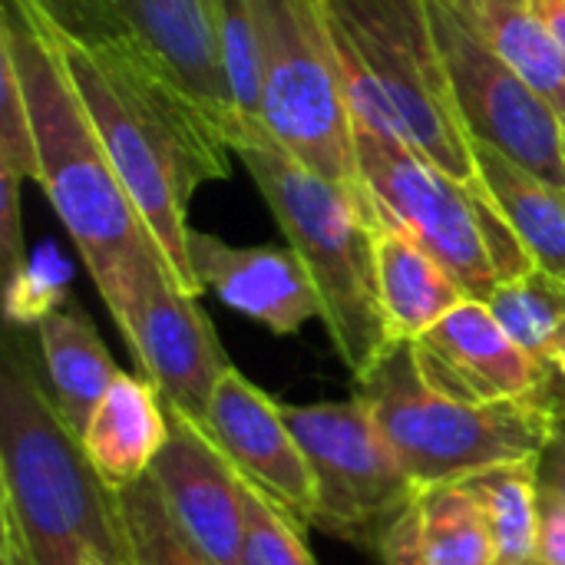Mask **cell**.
Segmentation results:
<instances>
[{"label":"cell","mask_w":565,"mask_h":565,"mask_svg":"<svg viewBox=\"0 0 565 565\" xmlns=\"http://www.w3.org/2000/svg\"><path fill=\"white\" fill-rule=\"evenodd\" d=\"M26 10L50 33L122 189L179 288L199 298L202 285L189 258V202L202 182L228 175L232 149L222 129L132 36L79 43L50 26L33 7Z\"/></svg>","instance_id":"obj_1"},{"label":"cell","mask_w":565,"mask_h":565,"mask_svg":"<svg viewBox=\"0 0 565 565\" xmlns=\"http://www.w3.org/2000/svg\"><path fill=\"white\" fill-rule=\"evenodd\" d=\"M0 53L10 56L26 99L36 182L113 315L136 271L162 248L122 189L50 33L17 0H3Z\"/></svg>","instance_id":"obj_2"},{"label":"cell","mask_w":565,"mask_h":565,"mask_svg":"<svg viewBox=\"0 0 565 565\" xmlns=\"http://www.w3.org/2000/svg\"><path fill=\"white\" fill-rule=\"evenodd\" d=\"M228 149L242 159L288 248L301 258L338 358L354 381L364 377L394 344L377 298V212L367 192L318 175L278 146L262 122H238Z\"/></svg>","instance_id":"obj_3"},{"label":"cell","mask_w":565,"mask_h":565,"mask_svg":"<svg viewBox=\"0 0 565 565\" xmlns=\"http://www.w3.org/2000/svg\"><path fill=\"white\" fill-rule=\"evenodd\" d=\"M0 510L36 565H129L116 493L13 341L0 367Z\"/></svg>","instance_id":"obj_4"},{"label":"cell","mask_w":565,"mask_h":565,"mask_svg":"<svg viewBox=\"0 0 565 565\" xmlns=\"http://www.w3.org/2000/svg\"><path fill=\"white\" fill-rule=\"evenodd\" d=\"M351 116L404 139L460 182H477L430 0H324Z\"/></svg>","instance_id":"obj_5"},{"label":"cell","mask_w":565,"mask_h":565,"mask_svg":"<svg viewBox=\"0 0 565 565\" xmlns=\"http://www.w3.org/2000/svg\"><path fill=\"white\" fill-rule=\"evenodd\" d=\"M354 152L377 222L427 248L460 281L467 298L487 301L503 281L536 268L483 179L460 182L404 139L358 119Z\"/></svg>","instance_id":"obj_6"},{"label":"cell","mask_w":565,"mask_h":565,"mask_svg":"<svg viewBox=\"0 0 565 565\" xmlns=\"http://www.w3.org/2000/svg\"><path fill=\"white\" fill-rule=\"evenodd\" d=\"M354 384V397L367 407L417 490L533 460L546 450L559 420L543 404H467L434 391L414 361L411 341H394Z\"/></svg>","instance_id":"obj_7"},{"label":"cell","mask_w":565,"mask_h":565,"mask_svg":"<svg viewBox=\"0 0 565 565\" xmlns=\"http://www.w3.org/2000/svg\"><path fill=\"white\" fill-rule=\"evenodd\" d=\"M258 36L262 126L318 175L358 189L354 116L324 0H248Z\"/></svg>","instance_id":"obj_8"},{"label":"cell","mask_w":565,"mask_h":565,"mask_svg":"<svg viewBox=\"0 0 565 565\" xmlns=\"http://www.w3.org/2000/svg\"><path fill=\"white\" fill-rule=\"evenodd\" d=\"M285 420L315 477V526L344 543H367L374 550L384 526L404 513L420 490L367 407L358 397L324 401L285 407Z\"/></svg>","instance_id":"obj_9"},{"label":"cell","mask_w":565,"mask_h":565,"mask_svg":"<svg viewBox=\"0 0 565 565\" xmlns=\"http://www.w3.org/2000/svg\"><path fill=\"white\" fill-rule=\"evenodd\" d=\"M430 17L470 139L565 189V126L559 113L444 0H430Z\"/></svg>","instance_id":"obj_10"},{"label":"cell","mask_w":565,"mask_h":565,"mask_svg":"<svg viewBox=\"0 0 565 565\" xmlns=\"http://www.w3.org/2000/svg\"><path fill=\"white\" fill-rule=\"evenodd\" d=\"M113 321L162 401L202 424L232 361L199 301L179 288L166 255H152L136 271Z\"/></svg>","instance_id":"obj_11"},{"label":"cell","mask_w":565,"mask_h":565,"mask_svg":"<svg viewBox=\"0 0 565 565\" xmlns=\"http://www.w3.org/2000/svg\"><path fill=\"white\" fill-rule=\"evenodd\" d=\"M424 381L467 404H543L565 417V381L526 354L487 301L467 298L424 338L411 341Z\"/></svg>","instance_id":"obj_12"},{"label":"cell","mask_w":565,"mask_h":565,"mask_svg":"<svg viewBox=\"0 0 565 565\" xmlns=\"http://www.w3.org/2000/svg\"><path fill=\"white\" fill-rule=\"evenodd\" d=\"M169 440L149 480L172 523L215 565H242L248 533V483L215 440L182 411L169 407Z\"/></svg>","instance_id":"obj_13"},{"label":"cell","mask_w":565,"mask_h":565,"mask_svg":"<svg viewBox=\"0 0 565 565\" xmlns=\"http://www.w3.org/2000/svg\"><path fill=\"white\" fill-rule=\"evenodd\" d=\"M248 487L301 526H315V477L295 440L285 407L255 387L235 364L222 374L199 424Z\"/></svg>","instance_id":"obj_14"},{"label":"cell","mask_w":565,"mask_h":565,"mask_svg":"<svg viewBox=\"0 0 565 565\" xmlns=\"http://www.w3.org/2000/svg\"><path fill=\"white\" fill-rule=\"evenodd\" d=\"M119 26L209 113L225 142L242 122L218 43L212 0H106Z\"/></svg>","instance_id":"obj_15"},{"label":"cell","mask_w":565,"mask_h":565,"mask_svg":"<svg viewBox=\"0 0 565 565\" xmlns=\"http://www.w3.org/2000/svg\"><path fill=\"white\" fill-rule=\"evenodd\" d=\"M189 258L202 288H212L228 308L265 324L271 334H298L311 318H321L318 291L291 248H238L192 228Z\"/></svg>","instance_id":"obj_16"},{"label":"cell","mask_w":565,"mask_h":565,"mask_svg":"<svg viewBox=\"0 0 565 565\" xmlns=\"http://www.w3.org/2000/svg\"><path fill=\"white\" fill-rule=\"evenodd\" d=\"M169 440V411L162 394L132 374H119L96 404L79 444L99 480L119 493L149 477Z\"/></svg>","instance_id":"obj_17"},{"label":"cell","mask_w":565,"mask_h":565,"mask_svg":"<svg viewBox=\"0 0 565 565\" xmlns=\"http://www.w3.org/2000/svg\"><path fill=\"white\" fill-rule=\"evenodd\" d=\"M377 298L394 341H417L467 301L460 281L411 235L377 222Z\"/></svg>","instance_id":"obj_18"},{"label":"cell","mask_w":565,"mask_h":565,"mask_svg":"<svg viewBox=\"0 0 565 565\" xmlns=\"http://www.w3.org/2000/svg\"><path fill=\"white\" fill-rule=\"evenodd\" d=\"M40 358L50 384V397L66 427L83 437L96 404L122 374L103 344L93 318L76 305H56L36 321Z\"/></svg>","instance_id":"obj_19"},{"label":"cell","mask_w":565,"mask_h":565,"mask_svg":"<svg viewBox=\"0 0 565 565\" xmlns=\"http://www.w3.org/2000/svg\"><path fill=\"white\" fill-rule=\"evenodd\" d=\"M516 76L559 113L565 126V53L530 0H444Z\"/></svg>","instance_id":"obj_20"},{"label":"cell","mask_w":565,"mask_h":565,"mask_svg":"<svg viewBox=\"0 0 565 565\" xmlns=\"http://www.w3.org/2000/svg\"><path fill=\"white\" fill-rule=\"evenodd\" d=\"M477 172L536 268L565 281V189L543 182L497 149L473 142Z\"/></svg>","instance_id":"obj_21"},{"label":"cell","mask_w":565,"mask_h":565,"mask_svg":"<svg viewBox=\"0 0 565 565\" xmlns=\"http://www.w3.org/2000/svg\"><path fill=\"white\" fill-rule=\"evenodd\" d=\"M477 500L500 565H536L540 543V457L500 463L460 480Z\"/></svg>","instance_id":"obj_22"},{"label":"cell","mask_w":565,"mask_h":565,"mask_svg":"<svg viewBox=\"0 0 565 565\" xmlns=\"http://www.w3.org/2000/svg\"><path fill=\"white\" fill-rule=\"evenodd\" d=\"M417 513L430 565H500L490 526L460 483L424 487Z\"/></svg>","instance_id":"obj_23"},{"label":"cell","mask_w":565,"mask_h":565,"mask_svg":"<svg viewBox=\"0 0 565 565\" xmlns=\"http://www.w3.org/2000/svg\"><path fill=\"white\" fill-rule=\"evenodd\" d=\"M487 308L526 354L550 364V344L565 324L563 278L543 268H530L526 275L503 281L487 298Z\"/></svg>","instance_id":"obj_24"},{"label":"cell","mask_w":565,"mask_h":565,"mask_svg":"<svg viewBox=\"0 0 565 565\" xmlns=\"http://www.w3.org/2000/svg\"><path fill=\"white\" fill-rule=\"evenodd\" d=\"M129 565H215L169 516L156 483L146 477L116 493Z\"/></svg>","instance_id":"obj_25"},{"label":"cell","mask_w":565,"mask_h":565,"mask_svg":"<svg viewBox=\"0 0 565 565\" xmlns=\"http://www.w3.org/2000/svg\"><path fill=\"white\" fill-rule=\"evenodd\" d=\"M222 63L228 89L242 122H262V73H258V36L248 0H212Z\"/></svg>","instance_id":"obj_26"},{"label":"cell","mask_w":565,"mask_h":565,"mask_svg":"<svg viewBox=\"0 0 565 565\" xmlns=\"http://www.w3.org/2000/svg\"><path fill=\"white\" fill-rule=\"evenodd\" d=\"M242 565H318L305 543L301 523L268 503L255 487H248V533Z\"/></svg>","instance_id":"obj_27"},{"label":"cell","mask_w":565,"mask_h":565,"mask_svg":"<svg viewBox=\"0 0 565 565\" xmlns=\"http://www.w3.org/2000/svg\"><path fill=\"white\" fill-rule=\"evenodd\" d=\"M0 166L13 169L20 179L36 182V142L30 113L7 53H0Z\"/></svg>","instance_id":"obj_28"},{"label":"cell","mask_w":565,"mask_h":565,"mask_svg":"<svg viewBox=\"0 0 565 565\" xmlns=\"http://www.w3.org/2000/svg\"><path fill=\"white\" fill-rule=\"evenodd\" d=\"M23 3L33 7L50 26H56L60 33L79 43H103L113 36H129L119 26L106 0H23Z\"/></svg>","instance_id":"obj_29"},{"label":"cell","mask_w":565,"mask_h":565,"mask_svg":"<svg viewBox=\"0 0 565 565\" xmlns=\"http://www.w3.org/2000/svg\"><path fill=\"white\" fill-rule=\"evenodd\" d=\"M20 179L13 169L0 166V255H3V275L7 285L17 281L26 268V252H23V225H20Z\"/></svg>","instance_id":"obj_30"},{"label":"cell","mask_w":565,"mask_h":565,"mask_svg":"<svg viewBox=\"0 0 565 565\" xmlns=\"http://www.w3.org/2000/svg\"><path fill=\"white\" fill-rule=\"evenodd\" d=\"M374 553L384 565H430L427 550H424V536H420L417 500L384 526V533L374 543Z\"/></svg>","instance_id":"obj_31"},{"label":"cell","mask_w":565,"mask_h":565,"mask_svg":"<svg viewBox=\"0 0 565 565\" xmlns=\"http://www.w3.org/2000/svg\"><path fill=\"white\" fill-rule=\"evenodd\" d=\"M543 490V487H540ZM536 563L565 565V500L556 493H540V543Z\"/></svg>","instance_id":"obj_32"},{"label":"cell","mask_w":565,"mask_h":565,"mask_svg":"<svg viewBox=\"0 0 565 565\" xmlns=\"http://www.w3.org/2000/svg\"><path fill=\"white\" fill-rule=\"evenodd\" d=\"M540 487L565 500V417L556 420L546 450L540 454Z\"/></svg>","instance_id":"obj_33"},{"label":"cell","mask_w":565,"mask_h":565,"mask_svg":"<svg viewBox=\"0 0 565 565\" xmlns=\"http://www.w3.org/2000/svg\"><path fill=\"white\" fill-rule=\"evenodd\" d=\"M0 565H36L26 543H23V536H20V530H17V523L3 510H0Z\"/></svg>","instance_id":"obj_34"},{"label":"cell","mask_w":565,"mask_h":565,"mask_svg":"<svg viewBox=\"0 0 565 565\" xmlns=\"http://www.w3.org/2000/svg\"><path fill=\"white\" fill-rule=\"evenodd\" d=\"M530 3L565 53V0H530Z\"/></svg>","instance_id":"obj_35"},{"label":"cell","mask_w":565,"mask_h":565,"mask_svg":"<svg viewBox=\"0 0 565 565\" xmlns=\"http://www.w3.org/2000/svg\"><path fill=\"white\" fill-rule=\"evenodd\" d=\"M550 367L565 381V324L556 331V338L550 344Z\"/></svg>","instance_id":"obj_36"},{"label":"cell","mask_w":565,"mask_h":565,"mask_svg":"<svg viewBox=\"0 0 565 565\" xmlns=\"http://www.w3.org/2000/svg\"><path fill=\"white\" fill-rule=\"evenodd\" d=\"M86 565H96V563H86Z\"/></svg>","instance_id":"obj_37"},{"label":"cell","mask_w":565,"mask_h":565,"mask_svg":"<svg viewBox=\"0 0 565 565\" xmlns=\"http://www.w3.org/2000/svg\"><path fill=\"white\" fill-rule=\"evenodd\" d=\"M536 565H540V563H536Z\"/></svg>","instance_id":"obj_38"}]
</instances>
